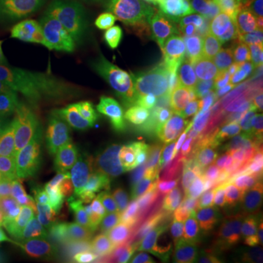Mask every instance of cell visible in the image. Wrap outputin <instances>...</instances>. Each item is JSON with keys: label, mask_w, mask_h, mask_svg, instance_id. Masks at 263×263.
I'll return each mask as SVG.
<instances>
[{"label": "cell", "mask_w": 263, "mask_h": 263, "mask_svg": "<svg viewBox=\"0 0 263 263\" xmlns=\"http://www.w3.org/2000/svg\"><path fill=\"white\" fill-rule=\"evenodd\" d=\"M187 141L215 164L250 214L263 212V151L200 108L183 124Z\"/></svg>", "instance_id": "cell-3"}, {"label": "cell", "mask_w": 263, "mask_h": 263, "mask_svg": "<svg viewBox=\"0 0 263 263\" xmlns=\"http://www.w3.org/2000/svg\"><path fill=\"white\" fill-rule=\"evenodd\" d=\"M15 127L13 119L5 103L3 97V82H0V130H12Z\"/></svg>", "instance_id": "cell-18"}, {"label": "cell", "mask_w": 263, "mask_h": 263, "mask_svg": "<svg viewBox=\"0 0 263 263\" xmlns=\"http://www.w3.org/2000/svg\"><path fill=\"white\" fill-rule=\"evenodd\" d=\"M0 263H3V256H2V245H0Z\"/></svg>", "instance_id": "cell-23"}, {"label": "cell", "mask_w": 263, "mask_h": 263, "mask_svg": "<svg viewBox=\"0 0 263 263\" xmlns=\"http://www.w3.org/2000/svg\"><path fill=\"white\" fill-rule=\"evenodd\" d=\"M116 233L126 238L139 253L154 260L168 262L187 252L189 249L165 234L158 226L149 208H142L123 218L107 222Z\"/></svg>", "instance_id": "cell-8"}, {"label": "cell", "mask_w": 263, "mask_h": 263, "mask_svg": "<svg viewBox=\"0 0 263 263\" xmlns=\"http://www.w3.org/2000/svg\"><path fill=\"white\" fill-rule=\"evenodd\" d=\"M75 263H85L84 262V256L81 254V256H79V257H78V259L75 260Z\"/></svg>", "instance_id": "cell-22"}, {"label": "cell", "mask_w": 263, "mask_h": 263, "mask_svg": "<svg viewBox=\"0 0 263 263\" xmlns=\"http://www.w3.org/2000/svg\"><path fill=\"white\" fill-rule=\"evenodd\" d=\"M27 241L29 263H75L82 254L73 231L47 206L38 205Z\"/></svg>", "instance_id": "cell-7"}, {"label": "cell", "mask_w": 263, "mask_h": 263, "mask_svg": "<svg viewBox=\"0 0 263 263\" xmlns=\"http://www.w3.org/2000/svg\"><path fill=\"white\" fill-rule=\"evenodd\" d=\"M21 176L18 173H15L13 170L10 168L9 165H6L5 162L0 161V186H6V184H13V183H18L22 181Z\"/></svg>", "instance_id": "cell-19"}, {"label": "cell", "mask_w": 263, "mask_h": 263, "mask_svg": "<svg viewBox=\"0 0 263 263\" xmlns=\"http://www.w3.org/2000/svg\"><path fill=\"white\" fill-rule=\"evenodd\" d=\"M233 35L224 27L214 24L199 29L190 41V51L199 59H215L226 53L231 44Z\"/></svg>", "instance_id": "cell-15"}, {"label": "cell", "mask_w": 263, "mask_h": 263, "mask_svg": "<svg viewBox=\"0 0 263 263\" xmlns=\"http://www.w3.org/2000/svg\"><path fill=\"white\" fill-rule=\"evenodd\" d=\"M208 67V78L222 98H231L238 91L246 73V63L238 51H228L212 59Z\"/></svg>", "instance_id": "cell-12"}, {"label": "cell", "mask_w": 263, "mask_h": 263, "mask_svg": "<svg viewBox=\"0 0 263 263\" xmlns=\"http://www.w3.org/2000/svg\"><path fill=\"white\" fill-rule=\"evenodd\" d=\"M0 161L44 187L60 206L86 199H123L143 193L154 179L98 145L53 141L0 130Z\"/></svg>", "instance_id": "cell-1"}, {"label": "cell", "mask_w": 263, "mask_h": 263, "mask_svg": "<svg viewBox=\"0 0 263 263\" xmlns=\"http://www.w3.org/2000/svg\"><path fill=\"white\" fill-rule=\"evenodd\" d=\"M193 219L218 235L222 250L233 263H249L252 259V245L249 224L245 214L231 199L216 193H202L199 205L193 211Z\"/></svg>", "instance_id": "cell-6"}, {"label": "cell", "mask_w": 263, "mask_h": 263, "mask_svg": "<svg viewBox=\"0 0 263 263\" xmlns=\"http://www.w3.org/2000/svg\"><path fill=\"white\" fill-rule=\"evenodd\" d=\"M37 208L32 183L22 180L0 186V237L16 234L31 224Z\"/></svg>", "instance_id": "cell-11"}, {"label": "cell", "mask_w": 263, "mask_h": 263, "mask_svg": "<svg viewBox=\"0 0 263 263\" xmlns=\"http://www.w3.org/2000/svg\"><path fill=\"white\" fill-rule=\"evenodd\" d=\"M168 2H173V3H181V5H203V3H208L211 0H168Z\"/></svg>", "instance_id": "cell-21"}, {"label": "cell", "mask_w": 263, "mask_h": 263, "mask_svg": "<svg viewBox=\"0 0 263 263\" xmlns=\"http://www.w3.org/2000/svg\"><path fill=\"white\" fill-rule=\"evenodd\" d=\"M249 237L256 243L263 246V212L256 216L252 226L249 227Z\"/></svg>", "instance_id": "cell-20"}, {"label": "cell", "mask_w": 263, "mask_h": 263, "mask_svg": "<svg viewBox=\"0 0 263 263\" xmlns=\"http://www.w3.org/2000/svg\"><path fill=\"white\" fill-rule=\"evenodd\" d=\"M262 151H263V146H262Z\"/></svg>", "instance_id": "cell-24"}, {"label": "cell", "mask_w": 263, "mask_h": 263, "mask_svg": "<svg viewBox=\"0 0 263 263\" xmlns=\"http://www.w3.org/2000/svg\"><path fill=\"white\" fill-rule=\"evenodd\" d=\"M211 19L263 57V0H211Z\"/></svg>", "instance_id": "cell-9"}, {"label": "cell", "mask_w": 263, "mask_h": 263, "mask_svg": "<svg viewBox=\"0 0 263 263\" xmlns=\"http://www.w3.org/2000/svg\"><path fill=\"white\" fill-rule=\"evenodd\" d=\"M89 0H0V27L31 41L48 37L75 22Z\"/></svg>", "instance_id": "cell-5"}, {"label": "cell", "mask_w": 263, "mask_h": 263, "mask_svg": "<svg viewBox=\"0 0 263 263\" xmlns=\"http://www.w3.org/2000/svg\"><path fill=\"white\" fill-rule=\"evenodd\" d=\"M94 263H141L139 252L107 226L98 237Z\"/></svg>", "instance_id": "cell-14"}, {"label": "cell", "mask_w": 263, "mask_h": 263, "mask_svg": "<svg viewBox=\"0 0 263 263\" xmlns=\"http://www.w3.org/2000/svg\"><path fill=\"white\" fill-rule=\"evenodd\" d=\"M3 263H29V246L25 240L16 249H13L5 259Z\"/></svg>", "instance_id": "cell-17"}, {"label": "cell", "mask_w": 263, "mask_h": 263, "mask_svg": "<svg viewBox=\"0 0 263 263\" xmlns=\"http://www.w3.org/2000/svg\"><path fill=\"white\" fill-rule=\"evenodd\" d=\"M78 54L79 47L70 40H47L24 56L22 75L47 84L63 85L66 69Z\"/></svg>", "instance_id": "cell-10"}, {"label": "cell", "mask_w": 263, "mask_h": 263, "mask_svg": "<svg viewBox=\"0 0 263 263\" xmlns=\"http://www.w3.org/2000/svg\"><path fill=\"white\" fill-rule=\"evenodd\" d=\"M78 47L94 85V97L116 103H148L151 85L126 50L111 35L89 27Z\"/></svg>", "instance_id": "cell-4"}, {"label": "cell", "mask_w": 263, "mask_h": 263, "mask_svg": "<svg viewBox=\"0 0 263 263\" xmlns=\"http://www.w3.org/2000/svg\"><path fill=\"white\" fill-rule=\"evenodd\" d=\"M89 27L107 32L139 66L152 86H162L176 57L168 15L152 0H105Z\"/></svg>", "instance_id": "cell-2"}, {"label": "cell", "mask_w": 263, "mask_h": 263, "mask_svg": "<svg viewBox=\"0 0 263 263\" xmlns=\"http://www.w3.org/2000/svg\"><path fill=\"white\" fill-rule=\"evenodd\" d=\"M151 211L165 234L187 249L190 247L196 237V230L183 205L177 202H165L151 206Z\"/></svg>", "instance_id": "cell-13"}, {"label": "cell", "mask_w": 263, "mask_h": 263, "mask_svg": "<svg viewBox=\"0 0 263 263\" xmlns=\"http://www.w3.org/2000/svg\"><path fill=\"white\" fill-rule=\"evenodd\" d=\"M63 85L82 88L85 91H88L89 94H94V85H92V81L89 78V73H88V69H86L81 50H79V54L72 60V63L67 66Z\"/></svg>", "instance_id": "cell-16"}]
</instances>
